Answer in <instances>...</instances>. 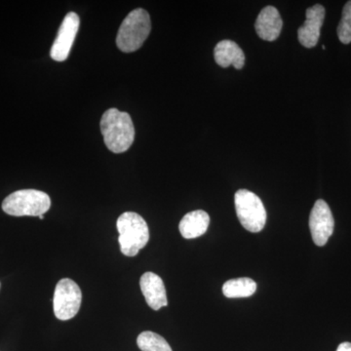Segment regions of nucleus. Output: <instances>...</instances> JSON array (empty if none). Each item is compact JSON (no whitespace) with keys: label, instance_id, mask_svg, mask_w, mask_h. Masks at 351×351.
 Segmentation results:
<instances>
[{"label":"nucleus","instance_id":"1","mask_svg":"<svg viewBox=\"0 0 351 351\" xmlns=\"http://www.w3.org/2000/svg\"><path fill=\"white\" fill-rule=\"evenodd\" d=\"M100 126L106 147L113 154L125 152L133 145L135 128L129 113L110 108L101 117Z\"/></svg>","mask_w":351,"mask_h":351},{"label":"nucleus","instance_id":"2","mask_svg":"<svg viewBox=\"0 0 351 351\" xmlns=\"http://www.w3.org/2000/svg\"><path fill=\"white\" fill-rule=\"evenodd\" d=\"M117 226L120 251L127 257H135L149 243V226L140 215L125 212L117 219Z\"/></svg>","mask_w":351,"mask_h":351},{"label":"nucleus","instance_id":"3","mask_svg":"<svg viewBox=\"0 0 351 351\" xmlns=\"http://www.w3.org/2000/svg\"><path fill=\"white\" fill-rule=\"evenodd\" d=\"M152 31L149 14L138 8L127 15L120 25L117 36V45L124 53L135 52L142 47Z\"/></svg>","mask_w":351,"mask_h":351},{"label":"nucleus","instance_id":"4","mask_svg":"<svg viewBox=\"0 0 351 351\" xmlns=\"http://www.w3.org/2000/svg\"><path fill=\"white\" fill-rule=\"evenodd\" d=\"M51 207L47 193L36 189H22L7 196L2 202V210L14 217H39Z\"/></svg>","mask_w":351,"mask_h":351},{"label":"nucleus","instance_id":"5","mask_svg":"<svg viewBox=\"0 0 351 351\" xmlns=\"http://www.w3.org/2000/svg\"><path fill=\"white\" fill-rule=\"evenodd\" d=\"M235 210L240 223L250 232H260L267 223V211L257 195L239 189L234 196Z\"/></svg>","mask_w":351,"mask_h":351},{"label":"nucleus","instance_id":"6","mask_svg":"<svg viewBox=\"0 0 351 351\" xmlns=\"http://www.w3.org/2000/svg\"><path fill=\"white\" fill-rule=\"evenodd\" d=\"M82 293L80 286L69 278L61 279L55 288L53 307L59 320L73 319L82 306Z\"/></svg>","mask_w":351,"mask_h":351},{"label":"nucleus","instance_id":"7","mask_svg":"<svg viewBox=\"0 0 351 351\" xmlns=\"http://www.w3.org/2000/svg\"><path fill=\"white\" fill-rule=\"evenodd\" d=\"M335 221L331 209L324 200L316 201L309 216V228L314 243L324 246L334 232Z\"/></svg>","mask_w":351,"mask_h":351},{"label":"nucleus","instance_id":"8","mask_svg":"<svg viewBox=\"0 0 351 351\" xmlns=\"http://www.w3.org/2000/svg\"><path fill=\"white\" fill-rule=\"evenodd\" d=\"M80 16L77 14H66L51 48L50 56L54 61L64 62L68 59L71 46L75 43L76 34L80 29Z\"/></svg>","mask_w":351,"mask_h":351},{"label":"nucleus","instance_id":"9","mask_svg":"<svg viewBox=\"0 0 351 351\" xmlns=\"http://www.w3.org/2000/svg\"><path fill=\"white\" fill-rule=\"evenodd\" d=\"M306 17V22L298 31V38L304 47L313 48L319 40L321 27L325 19L324 7L321 4L309 7Z\"/></svg>","mask_w":351,"mask_h":351},{"label":"nucleus","instance_id":"10","mask_svg":"<svg viewBox=\"0 0 351 351\" xmlns=\"http://www.w3.org/2000/svg\"><path fill=\"white\" fill-rule=\"evenodd\" d=\"M141 290L145 302L154 311H159L161 307L167 306V295L163 280L154 272H145L141 277Z\"/></svg>","mask_w":351,"mask_h":351},{"label":"nucleus","instance_id":"11","mask_svg":"<svg viewBox=\"0 0 351 351\" xmlns=\"http://www.w3.org/2000/svg\"><path fill=\"white\" fill-rule=\"evenodd\" d=\"M283 21L274 6H267L258 14L255 29L258 36L265 41H274L280 36Z\"/></svg>","mask_w":351,"mask_h":351},{"label":"nucleus","instance_id":"12","mask_svg":"<svg viewBox=\"0 0 351 351\" xmlns=\"http://www.w3.org/2000/svg\"><path fill=\"white\" fill-rule=\"evenodd\" d=\"M214 57L216 63L221 68L233 66L237 69H241L245 64L243 50L232 40L219 41L215 47Z\"/></svg>","mask_w":351,"mask_h":351},{"label":"nucleus","instance_id":"13","mask_svg":"<svg viewBox=\"0 0 351 351\" xmlns=\"http://www.w3.org/2000/svg\"><path fill=\"white\" fill-rule=\"evenodd\" d=\"M209 223V215L203 210L189 212L180 221V232L184 239H197L207 232Z\"/></svg>","mask_w":351,"mask_h":351},{"label":"nucleus","instance_id":"14","mask_svg":"<svg viewBox=\"0 0 351 351\" xmlns=\"http://www.w3.org/2000/svg\"><path fill=\"white\" fill-rule=\"evenodd\" d=\"M257 290V283L251 278L230 279L223 286V293L226 298L237 299V298H248L254 295Z\"/></svg>","mask_w":351,"mask_h":351},{"label":"nucleus","instance_id":"15","mask_svg":"<svg viewBox=\"0 0 351 351\" xmlns=\"http://www.w3.org/2000/svg\"><path fill=\"white\" fill-rule=\"evenodd\" d=\"M137 345L142 351H172L169 343L163 337L151 331L141 332L137 339Z\"/></svg>","mask_w":351,"mask_h":351},{"label":"nucleus","instance_id":"16","mask_svg":"<svg viewBox=\"0 0 351 351\" xmlns=\"http://www.w3.org/2000/svg\"><path fill=\"white\" fill-rule=\"evenodd\" d=\"M338 36L341 43H351V0L346 2L343 9V16L338 27Z\"/></svg>","mask_w":351,"mask_h":351},{"label":"nucleus","instance_id":"17","mask_svg":"<svg viewBox=\"0 0 351 351\" xmlns=\"http://www.w3.org/2000/svg\"><path fill=\"white\" fill-rule=\"evenodd\" d=\"M337 351H351V343L346 341V343H341Z\"/></svg>","mask_w":351,"mask_h":351},{"label":"nucleus","instance_id":"18","mask_svg":"<svg viewBox=\"0 0 351 351\" xmlns=\"http://www.w3.org/2000/svg\"><path fill=\"white\" fill-rule=\"evenodd\" d=\"M38 218L40 219H44L43 215H41V216H39Z\"/></svg>","mask_w":351,"mask_h":351}]
</instances>
